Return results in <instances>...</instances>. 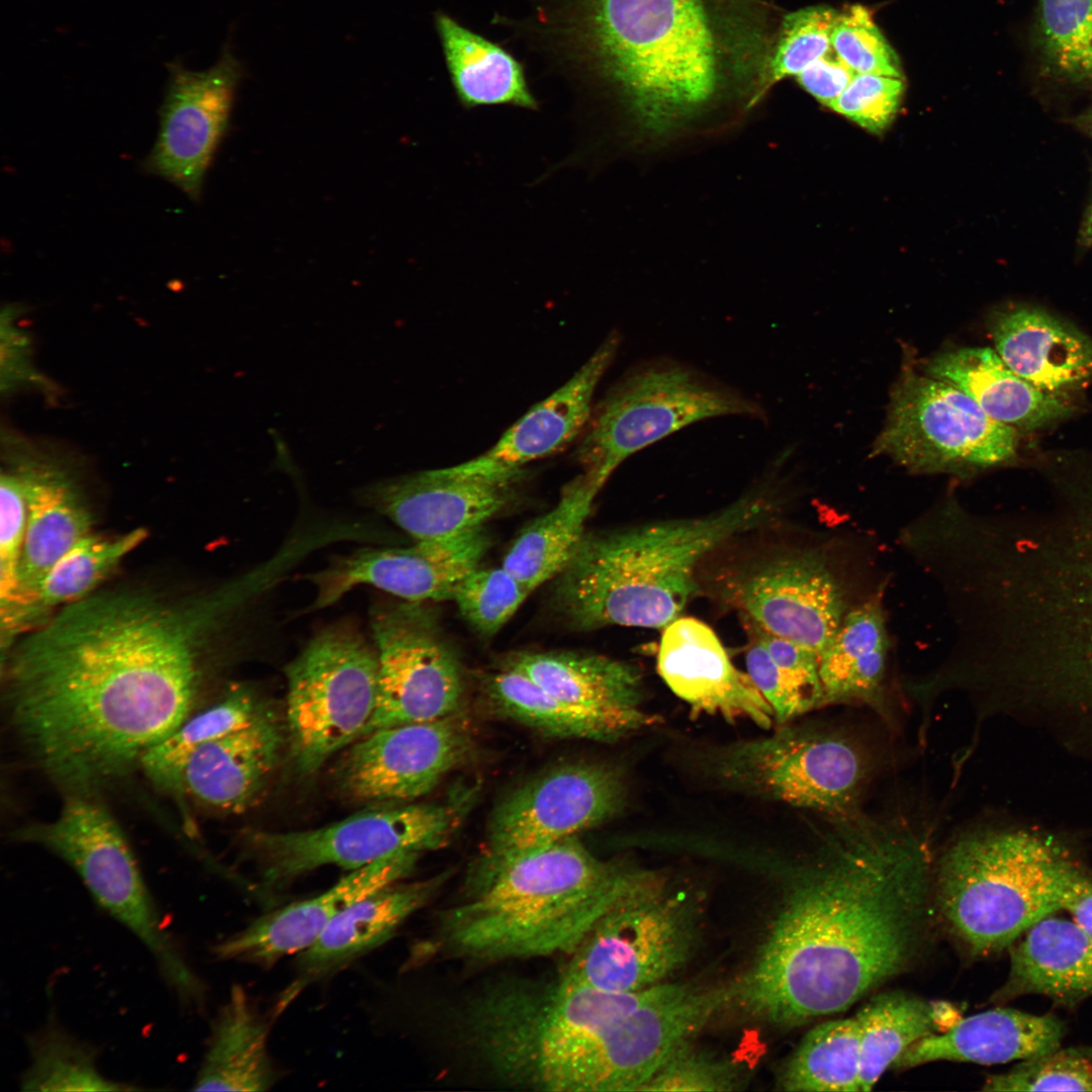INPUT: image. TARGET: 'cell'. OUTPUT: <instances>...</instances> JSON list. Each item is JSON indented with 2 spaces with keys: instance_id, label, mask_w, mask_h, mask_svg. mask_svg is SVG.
Instances as JSON below:
<instances>
[{
  "instance_id": "cell-45",
  "label": "cell",
  "mask_w": 1092,
  "mask_h": 1092,
  "mask_svg": "<svg viewBox=\"0 0 1092 1092\" xmlns=\"http://www.w3.org/2000/svg\"><path fill=\"white\" fill-rule=\"evenodd\" d=\"M836 15L829 7L811 6L784 17L766 64L763 90L783 79L796 77L832 51L831 31Z\"/></svg>"
},
{
  "instance_id": "cell-34",
  "label": "cell",
  "mask_w": 1092,
  "mask_h": 1092,
  "mask_svg": "<svg viewBox=\"0 0 1092 1092\" xmlns=\"http://www.w3.org/2000/svg\"><path fill=\"white\" fill-rule=\"evenodd\" d=\"M269 1025L241 986L232 987L213 1021L195 1091H266L277 1080Z\"/></svg>"
},
{
  "instance_id": "cell-26",
  "label": "cell",
  "mask_w": 1092,
  "mask_h": 1092,
  "mask_svg": "<svg viewBox=\"0 0 1092 1092\" xmlns=\"http://www.w3.org/2000/svg\"><path fill=\"white\" fill-rule=\"evenodd\" d=\"M421 853L399 852L351 871L329 890L256 919L219 941L214 954L269 967L280 959L308 948L347 907L365 896L404 879Z\"/></svg>"
},
{
  "instance_id": "cell-1",
  "label": "cell",
  "mask_w": 1092,
  "mask_h": 1092,
  "mask_svg": "<svg viewBox=\"0 0 1092 1092\" xmlns=\"http://www.w3.org/2000/svg\"><path fill=\"white\" fill-rule=\"evenodd\" d=\"M243 604L228 582L194 599L89 595L66 605L8 656L11 718L33 759L70 795L140 765L189 717L208 647Z\"/></svg>"
},
{
  "instance_id": "cell-15",
  "label": "cell",
  "mask_w": 1092,
  "mask_h": 1092,
  "mask_svg": "<svg viewBox=\"0 0 1092 1092\" xmlns=\"http://www.w3.org/2000/svg\"><path fill=\"white\" fill-rule=\"evenodd\" d=\"M715 767L737 789L832 819L855 813L867 770L861 752L847 738L789 727L728 746Z\"/></svg>"
},
{
  "instance_id": "cell-19",
  "label": "cell",
  "mask_w": 1092,
  "mask_h": 1092,
  "mask_svg": "<svg viewBox=\"0 0 1092 1092\" xmlns=\"http://www.w3.org/2000/svg\"><path fill=\"white\" fill-rule=\"evenodd\" d=\"M490 546L483 527L408 547L364 548L340 556L307 575L315 586L312 610L339 601L359 585H370L406 602L452 600L470 572L480 566Z\"/></svg>"
},
{
  "instance_id": "cell-47",
  "label": "cell",
  "mask_w": 1092,
  "mask_h": 1092,
  "mask_svg": "<svg viewBox=\"0 0 1092 1092\" xmlns=\"http://www.w3.org/2000/svg\"><path fill=\"white\" fill-rule=\"evenodd\" d=\"M986 1091H1092V1050L1055 1049L987 1078Z\"/></svg>"
},
{
  "instance_id": "cell-49",
  "label": "cell",
  "mask_w": 1092,
  "mask_h": 1092,
  "mask_svg": "<svg viewBox=\"0 0 1092 1092\" xmlns=\"http://www.w3.org/2000/svg\"><path fill=\"white\" fill-rule=\"evenodd\" d=\"M834 54L855 74L902 78L899 60L870 10L852 5L837 14L831 31Z\"/></svg>"
},
{
  "instance_id": "cell-57",
  "label": "cell",
  "mask_w": 1092,
  "mask_h": 1092,
  "mask_svg": "<svg viewBox=\"0 0 1092 1092\" xmlns=\"http://www.w3.org/2000/svg\"><path fill=\"white\" fill-rule=\"evenodd\" d=\"M1077 242L1083 249L1092 248V194L1083 212Z\"/></svg>"
},
{
  "instance_id": "cell-44",
  "label": "cell",
  "mask_w": 1092,
  "mask_h": 1092,
  "mask_svg": "<svg viewBox=\"0 0 1092 1092\" xmlns=\"http://www.w3.org/2000/svg\"><path fill=\"white\" fill-rule=\"evenodd\" d=\"M147 537L144 528L115 537L86 535L49 570L26 611L25 626L43 611L87 596Z\"/></svg>"
},
{
  "instance_id": "cell-42",
  "label": "cell",
  "mask_w": 1092,
  "mask_h": 1092,
  "mask_svg": "<svg viewBox=\"0 0 1092 1092\" xmlns=\"http://www.w3.org/2000/svg\"><path fill=\"white\" fill-rule=\"evenodd\" d=\"M251 691L234 688L218 703L192 718L153 745L140 766L159 789L182 793V774L190 755L203 744L249 723L259 712Z\"/></svg>"
},
{
  "instance_id": "cell-52",
  "label": "cell",
  "mask_w": 1092,
  "mask_h": 1092,
  "mask_svg": "<svg viewBox=\"0 0 1092 1092\" xmlns=\"http://www.w3.org/2000/svg\"><path fill=\"white\" fill-rule=\"evenodd\" d=\"M747 635L746 672L771 707L775 720L779 724H785L816 709L809 698L777 665L759 639L750 632H747Z\"/></svg>"
},
{
  "instance_id": "cell-33",
  "label": "cell",
  "mask_w": 1092,
  "mask_h": 1092,
  "mask_svg": "<svg viewBox=\"0 0 1092 1092\" xmlns=\"http://www.w3.org/2000/svg\"><path fill=\"white\" fill-rule=\"evenodd\" d=\"M920 368L924 374L957 387L990 418L1012 428L1038 429L1072 413L1062 398L1017 375L989 348L946 350L926 359Z\"/></svg>"
},
{
  "instance_id": "cell-21",
  "label": "cell",
  "mask_w": 1092,
  "mask_h": 1092,
  "mask_svg": "<svg viewBox=\"0 0 1092 1092\" xmlns=\"http://www.w3.org/2000/svg\"><path fill=\"white\" fill-rule=\"evenodd\" d=\"M243 68L224 49L209 69L189 71L170 66L156 143L144 162L148 173L168 180L192 200L229 124Z\"/></svg>"
},
{
  "instance_id": "cell-46",
  "label": "cell",
  "mask_w": 1092,
  "mask_h": 1092,
  "mask_svg": "<svg viewBox=\"0 0 1092 1092\" xmlns=\"http://www.w3.org/2000/svg\"><path fill=\"white\" fill-rule=\"evenodd\" d=\"M531 593L507 569H474L457 586L452 601L465 621L483 637L497 633Z\"/></svg>"
},
{
  "instance_id": "cell-13",
  "label": "cell",
  "mask_w": 1092,
  "mask_h": 1092,
  "mask_svg": "<svg viewBox=\"0 0 1092 1092\" xmlns=\"http://www.w3.org/2000/svg\"><path fill=\"white\" fill-rule=\"evenodd\" d=\"M1014 428L990 418L957 387L905 366L872 456L914 473H967L1009 461Z\"/></svg>"
},
{
  "instance_id": "cell-36",
  "label": "cell",
  "mask_w": 1092,
  "mask_h": 1092,
  "mask_svg": "<svg viewBox=\"0 0 1092 1092\" xmlns=\"http://www.w3.org/2000/svg\"><path fill=\"white\" fill-rule=\"evenodd\" d=\"M435 25L455 94L462 106L513 105L536 109L538 103L524 66L502 46L438 12Z\"/></svg>"
},
{
  "instance_id": "cell-4",
  "label": "cell",
  "mask_w": 1092,
  "mask_h": 1092,
  "mask_svg": "<svg viewBox=\"0 0 1092 1092\" xmlns=\"http://www.w3.org/2000/svg\"><path fill=\"white\" fill-rule=\"evenodd\" d=\"M646 871L603 861L576 836L478 859L440 915L439 946L479 963L569 956Z\"/></svg>"
},
{
  "instance_id": "cell-50",
  "label": "cell",
  "mask_w": 1092,
  "mask_h": 1092,
  "mask_svg": "<svg viewBox=\"0 0 1092 1092\" xmlns=\"http://www.w3.org/2000/svg\"><path fill=\"white\" fill-rule=\"evenodd\" d=\"M26 502L18 477L0 476V602L1 629L8 627L19 602V564L26 529Z\"/></svg>"
},
{
  "instance_id": "cell-5",
  "label": "cell",
  "mask_w": 1092,
  "mask_h": 1092,
  "mask_svg": "<svg viewBox=\"0 0 1092 1092\" xmlns=\"http://www.w3.org/2000/svg\"><path fill=\"white\" fill-rule=\"evenodd\" d=\"M705 0H551L538 23L572 71L615 89L662 129L714 95L719 56Z\"/></svg>"
},
{
  "instance_id": "cell-38",
  "label": "cell",
  "mask_w": 1092,
  "mask_h": 1092,
  "mask_svg": "<svg viewBox=\"0 0 1092 1092\" xmlns=\"http://www.w3.org/2000/svg\"><path fill=\"white\" fill-rule=\"evenodd\" d=\"M859 1027V1091H870L898 1057L938 1029L932 1003L900 991L878 994L854 1016Z\"/></svg>"
},
{
  "instance_id": "cell-22",
  "label": "cell",
  "mask_w": 1092,
  "mask_h": 1092,
  "mask_svg": "<svg viewBox=\"0 0 1092 1092\" xmlns=\"http://www.w3.org/2000/svg\"><path fill=\"white\" fill-rule=\"evenodd\" d=\"M512 483L441 468L379 479L357 495L416 541H425L483 527L511 500Z\"/></svg>"
},
{
  "instance_id": "cell-27",
  "label": "cell",
  "mask_w": 1092,
  "mask_h": 1092,
  "mask_svg": "<svg viewBox=\"0 0 1092 1092\" xmlns=\"http://www.w3.org/2000/svg\"><path fill=\"white\" fill-rule=\"evenodd\" d=\"M629 736L661 721L643 708L639 670L605 655L569 651L518 652L505 666Z\"/></svg>"
},
{
  "instance_id": "cell-53",
  "label": "cell",
  "mask_w": 1092,
  "mask_h": 1092,
  "mask_svg": "<svg viewBox=\"0 0 1092 1092\" xmlns=\"http://www.w3.org/2000/svg\"><path fill=\"white\" fill-rule=\"evenodd\" d=\"M742 621L745 630L759 639L777 665L815 708L826 705L819 675V655L794 641L768 633L748 620Z\"/></svg>"
},
{
  "instance_id": "cell-18",
  "label": "cell",
  "mask_w": 1092,
  "mask_h": 1092,
  "mask_svg": "<svg viewBox=\"0 0 1092 1092\" xmlns=\"http://www.w3.org/2000/svg\"><path fill=\"white\" fill-rule=\"evenodd\" d=\"M624 784L612 767L565 763L514 790L495 808L479 859L505 858L597 826L622 807Z\"/></svg>"
},
{
  "instance_id": "cell-20",
  "label": "cell",
  "mask_w": 1092,
  "mask_h": 1092,
  "mask_svg": "<svg viewBox=\"0 0 1092 1092\" xmlns=\"http://www.w3.org/2000/svg\"><path fill=\"white\" fill-rule=\"evenodd\" d=\"M469 750L455 715L375 730L354 742L338 768L350 799L370 804L410 801L430 791Z\"/></svg>"
},
{
  "instance_id": "cell-35",
  "label": "cell",
  "mask_w": 1092,
  "mask_h": 1092,
  "mask_svg": "<svg viewBox=\"0 0 1092 1092\" xmlns=\"http://www.w3.org/2000/svg\"><path fill=\"white\" fill-rule=\"evenodd\" d=\"M890 638L880 595L856 603L819 655L826 704L875 705L882 697Z\"/></svg>"
},
{
  "instance_id": "cell-28",
  "label": "cell",
  "mask_w": 1092,
  "mask_h": 1092,
  "mask_svg": "<svg viewBox=\"0 0 1092 1092\" xmlns=\"http://www.w3.org/2000/svg\"><path fill=\"white\" fill-rule=\"evenodd\" d=\"M277 721L259 710L243 727L211 740L188 758L182 793L207 808L240 813L260 798L283 744Z\"/></svg>"
},
{
  "instance_id": "cell-14",
  "label": "cell",
  "mask_w": 1092,
  "mask_h": 1092,
  "mask_svg": "<svg viewBox=\"0 0 1092 1092\" xmlns=\"http://www.w3.org/2000/svg\"><path fill=\"white\" fill-rule=\"evenodd\" d=\"M712 589L742 619L818 655L858 603L850 600L834 560L817 548H783L751 557L723 571Z\"/></svg>"
},
{
  "instance_id": "cell-31",
  "label": "cell",
  "mask_w": 1092,
  "mask_h": 1092,
  "mask_svg": "<svg viewBox=\"0 0 1092 1092\" xmlns=\"http://www.w3.org/2000/svg\"><path fill=\"white\" fill-rule=\"evenodd\" d=\"M1064 1023L1053 1015L995 1008L960 1019L906 1049L891 1068L903 1070L936 1061L983 1065L1027 1060L1058 1049Z\"/></svg>"
},
{
  "instance_id": "cell-32",
  "label": "cell",
  "mask_w": 1092,
  "mask_h": 1092,
  "mask_svg": "<svg viewBox=\"0 0 1092 1092\" xmlns=\"http://www.w3.org/2000/svg\"><path fill=\"white\" fill-rule=\"evenodd\" d=\"M1046 915L1010 946L1009 975L994 996L1043 995L1074 1005L1092 995V934L1079 922Z\"/></svg>"
},
{
  "instance_id": "cell-6",
  "label": "cell",
  "mask_w": 1092,
  "mask_h": 1092,
  "mask_svg": "<svg viewBox=\"0 0 1092 1092\" xmlns=\"http://www.w3.org/2000/svg\"><path fill=\"white\" fill-rule=\"evenodd\" d=\"M779 505L777 486L766 482L702 517L584 534L554 578L553 607L578 631L663 630L700 589L704 560L772 518Z\"/></svg>"
},
{
  "instance_id": "cell-30",
  "label": "cell",
  "mask_w": 1092,
  "mask_h": 1092,
  "mask_svg": "<svg viewBox=\"0 0 1092 1092\" xmlns=\"http://www.w3.org/2000/svg\"><path fill=\"white\" fill-rule=\"evenodd\" d=\"M440 881L391 884L356 901L300 952L297 976L279 1006L287 1005L305 986L347 967L391 938L399 926L433 896Z\"/></svg>"
},
{
  "instance_id": "cell-7",
  "label": "cell",
  "mask_w": 1092,
  "mask_h": 1092,
  "mask_svg": "<svg viewBox=\"0 0 1092 1092\" xmlns=\"http://www.w3.org/2000/svg\"><path fill=\"white\" fill-rule=\"evenodd\" d=\"M661 986L611 992L560 974L500 981L465 1004L462 1035L477 1060L510 1086L613 1092L620 1024Z\"/></svg>"
},
{
  "instance_id": "cell-8",
  "label": "cell",
  "mask_w": 1092,
  "mask_h": 1092,
  "mask_svg": "<svg viewBox=\"0 0 1092 1092\" xmlns=\"http://www.w3.org/2000/svg\"><path fill=\"white\" fill-rule=\"evenodd\" d=\"M1080 864L1053 837L1021 828L965 834L940 856L938 909L972 954L1009 947L1042 917L1063 910Z\"/></svg>"
},
{
  "instance_id": "cell-51",
  "label": "cell",
  "mask_w": 1092,
  "mask_h": 1092,
  "mask_svg": "<svg viewBox=\"0 0 1092 1092\" xmlns=\"http://www.w3.org/2000/svg\"><path fill=\"white\" fill-rule=\"evenodd\" d=\"M903 93L902 78L855 74L829 107L867 130L880 133L894 119Z\"/></svg>"
},
{
  "instance_id": "cell-54",
  "label": "cell",
  "mask_w": 1092,
  "mask_h": 1092,
  "mask_svg": "<svg viewBox=\"0 0 1092 1092\" xmlns=\"http://www.w3.org/2000/svg\"><path fill=\"white\" fill-rule=\"evenodd\" d=\"M17 307L8 305L1 314V389L10 391L20 386H43L46 380L31 364L30 341L14 325Z\"/></svg>"
},
{
  "instance_id": "cell-56",
  "label": "cell",
  "mask_w": 1092,
  "mask_h": 1092,
  "mask_svg": "<svg viewBox=\"0 0 1092 1092\" xmlns=\"http://www.w3.org/2000/svg\"><path fill=\"white\" fill-rule=\"evenodd\" d=\"M1063 910L1092 934V876L1080 866L1067 885Z\"/></svg>"
},
{
  "instance_id": "cell-23",
  "label": "cell",
  "mask_w": 1092,
  "mask_h": 1092,
  "mask_svg": "<svg viewBox=\"0 0 1092 1092\" xmlns=\"http://www.w3.org/2000/svg\"><path fill=\"white\" fill-rule=\"evenodd\" d=\"M657 670L671 692L695 714L744 718L763 729L774 711L747 672L739 670L713 629L692 617H678L663 630Z\"/></svg>"
},
{
  "instance_id": "cell-29",
  "label": "cell",
  "mask_w": 1092,
  "mask_h": 1092,
  "mask_svg": "<svg viewBox=\"0 0 1092 1092\" xmlns=\"http://www.w3.org/2000/svg\"><path fill=\"white\" fill-rule=\"evenodd\" d=\"M988 329L1005 364L1042 391L1058 395L1092 378V337L1042 308L995 310Z\"/></svg>"
},
{
  "instance_id": "cell-48",
  "label": "cell",
  "mask_w": 1092,
  "mask_h": 1092,
  "mask_svg": "<svg viewBox=\"0 0 1092 1092\" xmlns=\"http://www.w3.org/2000/svg\"><path fill=\"white\" fill-rule=\"evenodd\" d=\"M744 1075L733 1062L695 1046L679 1044L656 1070L641 1091H735Z\"/></svg>"
},
{
  "instance_id": "cell-58",
  "label": "cell",
  "mask_w": 1092,
  "mask_h": 1092,
  "mask_svg": "<svg viewBox=\"0 0 1092 1092\" xmlns=\"http://www.w3.org/2000/svg\"><path fill=\"white\" fill-rule=\"evenodd\" d=\"M1070 123L1081 132L1092 138V103L1080 114L1072 117Z\"/></svg>"
},
{
  "instance_id": "cell-55",
  "label": "cell",
  "mask_w": 1092,
  "mask_h": 1092,
  "mask_svg": "<svg viewBox=\"0 0 1092 1092\" xmlns=\"http://www.w3.org/2000/svg\"><path fill=\"white\" fill-rule=\"evenodd\" d=\"M855 73L833 52L812 62L795 79L825 106H830L849 85Z\"/></svg>"
},
{
  "instance_id": "cell-43",
  "label": "cell",
  "mask_w": 1092,
  "mask_h": 1092,
  "mask_svg": "<svg viewBox=\"0 0 1092 1092\" xmlns=\"http://www.w3.org/2000/svg\"><path fill=\"white\" fill-rule=\"evenodd\" d=\"M29 1062L20 1079L23 1091H125L126 1083L105 1076L97 1053L68 1032L56 1019L29 1035Z\"/></svg>"
},
{
  "instance_id": "cell-39",
  "label": "cell",
  "mask_w": 1092,
  "mask_h": 1092,
  "mask_svg": "<svg viewBox=\"0 0 1092 1092\" xmlns=\"http://www.w3.org/2000/svg\"><path fill=\"white\" fill-rule=\"evenodd\" d=\"M1029 42L1042 77L1092 87V0H1037Z\"/></svg>"
},
{
  "instance_id": "cell-17",
  "label": "cell",
  "mask_w": 1092,
  "mask_h": 1092,
  "mask_svg": "<svg viewBox=\"0 0 1092 1092\" xmlns=\"http://www.w3.org/2000/svg\"><path fill=\"white\" fill-rule=\"evenodd\" d=\"M370 625L378 689L374 713L361 737L454 715L463 695L461 665L423 603L380 604L372 610Z\"/></svg>"
},
{
  "instance_id": "cell-25",
  "label": "cell",
  "mask_w": 1092,
  "mask_h": 1092,
  "mask_svg": "<svg viewBox=\"0 0 1092 1092\" xmlns=\"http://www.w3.org/2000/svg\"><path fill=\"white\" fill-rule=\"evenodd\" d=\"M10 469L26 502V529L19 564V602L11 622L23 627L34 594L53 565L89 534L91 515L73 478L49 457L9 443Z\"/></svg>"
},
{
  "instance_id": "cell-37",
  "label": "cell",
  "mask_w": 1092,
  "mask_h": 1092,
  "mask_svg": "<svg viewBox=\"0 0 1092 1092\" xmlns=\"http://www.w3.org/2000/svg\"><path fill=\"white\" fill-rule=\"evenodd\" d=\"M602 487L584 472L575 477L564 486L556 506L520 533L502 566L530 593L554 579L583 538L585 522Z\"/></svg>"
},
{
  "instance_id": "cell-16",
  "label": "cell",
  "mask_w": 1092,
  "mask_h": 1092,
  "mask_svg": "<svg viewBox=\"0 0 1092 1092\" xmlns=\"http://www.w3.org/2000/svg\"><path fill=\"white\" fill-rule=\"evenodd\" d=\"M460 804H411L355 814L328 826L252 836L266 886L325 866L354 871L399 852L437 849L459 824Z\"/></svg>"
},
{
  "instance_id": "cell-12",
  "label": "cell",
  "mask_w": 1092,
  "mask_h": 1092,
  "mask_svg": "<svg viewBox=\"0 0 1092 1092\" xmlns=\"http://www.w3.org/2000/svg\"><path fill=\"white\" fill-rule=\"evenodd\" d=\"M286 721L296 768L308 775L358 740L376 706L378 657L348 625L315 634L287 665Z\"/></svg>"
},
{
  "instance_id": "cell-24",
  "label": "cell",
  "mask_w": 1092,
  "mask_h": 1092,
  "mask_svg": "<svg viewBox=\"0 0 1092 1092\" xmlns=\"http://www.w3.org/2000/svg\"><path fill=\"white\" fill-rule=\"evenodd\" d=\"M610 334L574 374L548 397L533 405L483 454L447 467L451 472L514 481L523 466L555 453L585 430L596 388L619 348Z\"/></svg>"
},
{
  "instance_id": "cell-9",
  "label": "cell",
  "mask_w": 1092,
  "mask_h": 1092,
  "mask_svg": "<svg viewBox=\"0 0 1092 1092\" xmlns=\"http://www.w3.org/2000/svg\"><path fill=\"white\" fill-rule=\"evenodd\" d=\"M17 837L63 858L96 903L147 947L178 999L201 1004L205 987L168 931L123 833L102 805L90 796L70 795L55 820L24 827Z\"/></svg>"
},
{
  "instance_id": "cell-10",
  "label": "cell",
  "mask_w": 1092,
  "mask_h": 1092,
  "mask_svg": "<svg viewBox=\"0 0 1092 1092\" xmlns=\"http://www.w3.org/2000/svg\"><path fill=\"white\" fill-rule=\"evenodd\" d=\"M726 416L761 419L764 411L688 365L654 360L627 372L593 410L576 458L604 486L636 452L694 423Z\"/></svg>"
},
{
  "instance_id": "cell-40",
  "label": "cell",
  "mask_w": 1092,
  "mask_h": 1092,
  "mask_svg": "<svg viewBox=\"0 0 1092 1092\" xmlns=\"http://www.w3.org/2000/svg\"><path fill=\"white\" fill-rule=\"evenodd\" d=\"M496 710L543 734L614 742L623 734L606 720L554 697L524 674L504 667L485 680Z\"/></svg>"
},
{
  "instance_id": "cell-2",
  "label": "cell",
  "mask_w": 1092,
  "mask_h": 1092,
  "mask_svg": "<svg viewBox=\"0 0 1092 1092\" xmlns=\"http://www.w3.org/2000/svg\"><path fill=\"white\" fill-rule=\"evenodd\" d=\"M785 897L731 1003L779 1026L850 1007L905 969L925 925L931 854L901 824L833 818Z\"/></svg>"
},
{
  "instance_id": "cell-41",
  "label": "cell",
  "mask_w": 1092,
  "mask_h": 1092,
  "mask_svg": "<svg viewBox=\"0 0 1092 1092\" xmlns=\"http://www.w3.org/2000/svg\"><path fill=\"white\" fill-rule=\"evenodd\" d=\"M859 1027L855 1017L829 1020L803 1037L785 1065L780 1085L787 1091H859Z\"/></svg>"
},
{
  "instance_id": "cell-11",
  "label": "cell",
  "mask_w": 1092,
  "mask_h": 1092,
  "mask_svg": "<svg viewBox=\"0 0 1092 1092\" xmlns=\"http://www.w3.org/2000/svg\"><path fill=\"white\" fill-rule=\"evenodd\" d=\"M659 874H646L594 924L568 956L561 976L611 992H633L669 982L692 958L699 915Z\"/></svg>"
},
{
  "instance_id": "cell-3",
  "label": "cell",
  "mask_w": 1092,
  "mask_h": 1092,
  "mask_svg": "<svg viewBox=\"0 0 1092 1092\" xmlns=\"http://www.w3.org/2000/svg\"><path fill=\"white\" fill-rule=\"evenodd\" d=\"M1063 493L1052 515L999 531L983 588L994 647L1027 686L1092 705V479Z\"/></svg>"
}]
</instances>
